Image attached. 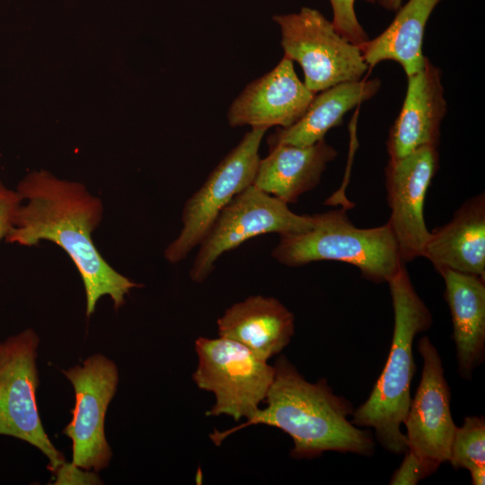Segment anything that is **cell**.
<instances>
[{
  "instance_id": "cell-20",
  "label": "cell",
  "mask_w": 485,
  "mask_h": 485,
  "mask_svg": "<svg viewBox=\"0 0 485 485\" xmlns=\"http://www.w3.org/2000/svg\"><path fill=\"white\" fill-rule=\"evenodd\" d=\"M441 1L408 0L401 4L383 32L358 46L368 69L391 60L402 67L407 77L419 71L427 59L422 51L427 22Z\"/></svg>"
},
{
  "instance_id": "cell-12",
  "label": "cell",
  "mask_w": 485,
  "mask_h": 485,
  "mask_svg": "<svg viewBox=\"0 0 485 485\" xmlns=\"http://www.w3.org/2000/svg\"><path fill=\"white\" fill-rule=\"evenodd\" d=\"M439 168L437 147L427 146L402 157L389 158L385 188L391 216L386 222L402 262L422 257L430 232L425 223L427 191Z\"/></svg>"
},
{
  "instance_id": "cell-13",
  "label": "cell",
  "mask_w": 485,
  "mask_h": 485,
  "mask_svg": "<svg viewBox=\"0 0 485 485\" xmlns=\"http://www.w3.org/2000/svg\"><path fill=\"white\" fill-rule=\"evenodd\" d=\"M314 95L284 56L272 70L244 87L230 105L227 121L233 128H285L303 116Z\"/></svg>"
},
{
  "instance_id": "cell-27",
  "label": "cell",
  "mask_w": 485,
  "mask_h": 485,
  "mask_svg": "<svg viewBox=\"0 0 485 485\" xmlns=\"http://www.w3.org/2000/svg\"><path fill=\"white\" fill-rule=\"evenodd\" d=\"M402 0H375V4L388 11H397L401 5Z\"/></svg>"
},
{
  "instance_id": "cell-15",
  "label": "cell",
  "mask_w": 485,
  "mask_h": 485,
  "mask_svg": "<svg viewBox=\"0 0 485 485\" xmlns=\"http://www.w3.org/2000/svg\"><path fill=\"white\" fill-rule=\"evenodd\" d=\"M219 337L234 340L268 361L295 333L294 314L278 299L252 295L234 304L216 321Z\"/></svg>"
},
{
  "instance_id": "cell-21",
  "label": "cell",
  "mask_w": 485,
  "mask_h": 485,
  "mask_svg": "<svg viewBox=\"0 0 485 485\" xmlns=\"http://www.w3.org/2000/svg\"><path fill=\"white\" fill-rule=\"evenodd\" d=\"M448 462L454 469L470 472L485 467V419L470 416L457 427L451 443Z\"/></svg>"
},
{
  "instance_id": "cell-8",
  "label": "cell",
  "mask_w": 485,
  "mask_h": 485,
  "mask_svg": "<svg viewBox=\"0 0 485 485\" xmlns=\"http://www.w3.org/2000/svg\"><path fill=\"white\" fill-rule=\"evenodd\" d=\"M312 224V216L297 215L287 203L251 185L220 211L198 245L190 277L194 282H203L222 254L251 238L299 233Z\"/></svg>"
},
{
  "instance_id": "cell-26",
  "label": "cell",
  "mask_w": 485,
  "mask_h": 485,
  "mask_svg": "<svg viewBox=\"0 0 485 485\" xmlns=\"http://www.w3.org/2000/svg\"><path fill=\"white\" fill-rule=\"evenodd\" d=\"M472 483L473 485H484L485 483V467L478 468L470 472Z\"/></svg>"
},
{
  "instance_id": "cell-10",
  "label": "cell",
  "mask_w": 485,
  "mask_h": 485,
  "mask_svg": "<svg viewBox=\"0 0 485 485\" xmlns=\"http://www.w3.org/2000/svg\"><path fill=\"white\" fill-rule=\"evenodd\" d=\"M63 374L75 392L72 419L63 429V434L72 441L71 462L98 472L106 469L112 458L105 435V417L117 392L118 366L113 360L97 353Z\"/></svg>"
},
{
  "instance_id": "cell-19",
  "label": "cell",
  "mask_w": 485,
  "mask_h": 485,
  "mask_svg": "<svg viewBox=\"0 0 485 485\" xmlns=\"http://www.w3.org/2000/svg\"><path fill=\"white\" fill-rule=\"evenodd\" d=\"M381 87L377 78L345 82L315 93L303 116L293 125L278 128L267 138L269 147L276 145L312 146L324 139L327 132L342 123L354 107L373 98Z\"/></svg>"
},
{
  "instance_id": "cell-22",
  "label": "cell",
  "mask_w": 485,
  "mask_h": 485,
  "mask_svg": "<svg viewBox=\"0 0 485 485\" xmlns=\"http://www.w3.org/2000/svg\"><path fill=\"white\" fill-rule=\"evenodd\" d=\"M375 4V0H365ZM333 11L332 23L336 31L349 42L359 46L368 35L359 23L355 12V0H330Z\"/></svg>"
},
{
  "instance_id": "cell-18",
  "label": "cell",
  "mask_w": 485,
  "mask_h": 485,
  "mask_svg": "<svg viewBox=\"0 0 485 485\" xmlns=\"http://www.w3.org/2000/svg\"><path fill=\"white\" fill-rule=\"evenodd\" d=\"M438 273L452 316L458 374L471 379L485 358V279L447 269Z\"/></svg>"
},
{
  "instance_id": "cell-7",
  "label": "cell",
  "mask_w": 485,
  "mask_h": 485,
  "mask_svg": "<svg viewBox=\"0 0 485 485\" xmlns=\"http://www.w3.org/2000/svg\"><path fill=\"white\" fill-rule=\"evenodd\" d=\"M39 345L40 337L31 328L0 342V436L38 448L48 458V469L53 472L66 458L47 435L38 410Z\"/></svg>"
},
{
  "instance_id": "cell-6",
  "label": "cell",
  "mask_w": 485,
  "mask_h": 485,
  "mask_svg": "<svg viewBox=\"0 0 485 485\" xmlns=\"http://www.w3.org/2000/svg\"><path fill=\"white\" fill-rule=\"evenodd\" d=\"M281 31L285 57L297 62L305 86L314 93L363 79L368 69L358 46L344 39L318 10L273 16Z\"/></svg>"
},
{
  "instance_id": "cell-25",
  "label": "cell",
  "mask_w": 485,
  "mask_h": 485,
  "mask_svg": "<svg viewBox=\"0 0 485 485\" xmlns=\"http://www.w3.org/2000/svg\"><path fill=\"white\" fill-rule=\"evenodd\" d=\"M22 203L21 194L17 190L8 189L0 181V241L5 239L13 228Z\"/></svg>"
},
{
  "instance_id": "cell-3",
  "label": "cell",
  "mask_w": 485,
  "mask_h": 485,
  "mask_svg": "<svg viewBox=\"0 0 485 485\" xmlns=\"http://www.w3.org/2000/svg\"><path fill=\"white\" fill-rule=\"evenodd\" d=\"M388 285L394 314L390 353L368 398L354 410L351 422L373 428L375 439L386 451L402 454L408 450L401 426L411 401L413 340L431 327L432 314L414 289L404 265Z\"/></svg>"
},
{
  "instance_id": "cell-4",
  "label": "cell",
  "mask_w": 485,
  "mask_h": 485,
  "mask_svg": "<svg viewBox=\"0 0 485 485\" xmlns=\"http://www.w3.org/2000/svg\"><path fill=\"white\" fill-rule=\"evenodd\" d=\"M310 228L279 235L271 256L280 264L298 267L319 260H337L356 266L375 283H388L404 263L387 223L359 228L346 209L311 215Z\"/></svg>"
},
{
  "instance_id": "cell-17",
  "label": "cell",
  "mask_w": 485,
  "mask_h": 485,
  "mask_svg": "<svg viewBox=\"0 0 485 485\" xmlns=\"http://www.w3.org/2000/svg\"><path fill=\"white\" fill-rule=\"evenodd\" d=\"M338 155L324 139L307 146L276 145L260 160L252 185L289 204L314 189L327 164Z\"/></svg>"
},
{
  "instance_id": "cell-1",
  "label": "cell",
  "mask_w": 485,
  "mask_h": 485,
  "mask_svg": "<svg viewBox=\"0 0 485 485\" xmlns=\"http://www.w3.org/2000/svg\"><path fill=\"white\" fill-rule=\"evenodd\" d=\"M16 190L26 202L4 241L33 246L47 240L61 247L81 276L87 316L101 296L109 295L119 309L130 290L141 287L114 269L94 245L92 234L102 219L103 205L84 185L40 171L26 175Z\"/></svg>"
},
{
  "instance_id": "cell-24",
  "label": "cell",
  "mask_w": 485,
  "mask_h": 485,
  "mask_svg": "<svg viewBox=\"0 0 485 485\" xmlns=\"http://www.w3.org/2000/svg\"><path fill=\"white\" fill-rule=\"evenodd\" d=\"M55 485H96L103 482L94 471L83 469L66 461L53 472Z\"/></svg>"
},
{
  "instance_id": "cell-5",
  "label": "cell",
  "mask_w": 485,
  "mask_h": 485,
  "mask_svg": "<svg viewBox=\"0 0 485 485\" xmlns=\"http://www.w3.org/2000/svg\"><path fill=\"white\" fill-rule=\"evenodd\" d=\"M197 386L214 393L207 416L228 415L235 421L251 418L264 401L275 375L274 366L243 345L225 338L199 337L195 341Z\"/></svg>"
},
{
  "instance_id": "cell-14",
  "label": "cell",
  "mask_w": 485,
  "mask_h": 485,
  "mask_svg": "<svg viewBox=\"0 0 485 485\" xmlns=\"http://www.w3.org/2000/svg\"><path fill=\"white\" fill-rule=\"evenodd\" d=\"M407 78L405 98L386 141L389 158H400L427 146L438 147L440 126L447 110L442 72L428 57L424 66Z\"/></svg>"
},
{
  "instance_id": "cell-23",
  "label": "cell",
  "mask_w": 485,
  "mask_h": 485,
  "mask_svg": "<svg viewBox=\"0 0 485 485\" xmlns=\"http://www.w3.org/2000/svg\"><path fill=\"white\" fill-rule=\"evenodd\" d=\"M400 467L394 472L391 485H416L433 472L412 452L407 450Z\"/></svg>"
},
{
  "instance_id": "cell-11",
  "label": "cell",
  "mask_w": 485,
  "mask_h": 485,
  "mask_svg": "<svg viewBox=\"0 0 485 485\" xmlns=\"http://www.w3.org/2000/svg\"><path fill=\"white\" fill-rule=\"evenodd\" d=\"M422 357L421 378L403 420L408 450L434 473L448 462L457 426L450 409V387L445 377L441 357L428 337L418 342Z\"/></svg>"
},
{
  "instance_id": "cell-16",
  "label": "cell",
  "mask_w": 485,
  "mask_h": 485,
  "mask_svg": "<svg viewBox=\"0 0 485 485\" xmlns=\"http://www.w3.org/2000/svg\"><path fill=\"white\" fill-rule=\"evenodd\" d=\"M438 272L447 269L485 279V195L466 200L444 225L430 232L423 256Z\"/></svg>"
},
{
  "instance_id": "cell-9",
  "label": "cell",
  "mask_w": 485,
  "mask_h": 485,
  "mask_svg": "<svg viewBox=\"0 0 485 485\" xmlns=\"http://www.w3.org/2000/svg\"><path fill=\"white\" fill-rule=\"evenodd\" d=\"M267 130L251 128L187 199L182 209L181 230L164 251V258L170 263L181 261L198 246L220 211L238 193L252 185L260 160V146Z\"/></svg>"
},
{
  "instance_id": "cell-2",
  "label": "cell",
  "mask_w": 485,
  "mask_h": 485,
  "mask_svg": "<svg viewBox=\"0 0 485 485\" xmlns=\"http://www.w3.org/2000/svg\"><path fill=\"white\" fill-rule=\"evenodd\" d=\"M273 382L259 409L243 424L225 431L215 429L210 439L219 445L231 434L252 425L278 428L290 436L295 459H313L324 452L370 456L375 443L372 433L348 419L354 407L337 395L325 379L310 383L282 356L275 363Z\"/></svg>"
}]
</instances>
